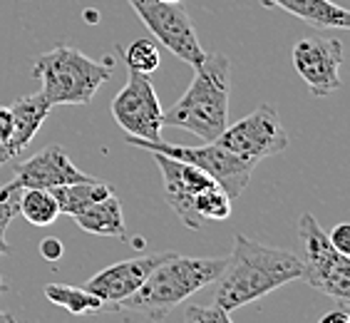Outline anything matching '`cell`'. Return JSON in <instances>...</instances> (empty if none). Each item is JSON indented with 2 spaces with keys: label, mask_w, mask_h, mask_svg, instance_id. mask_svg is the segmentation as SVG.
<instances>
[{
  "label": "cell",
  "mask_w": 350,
  "mask_h": 323,
  "mask_svg": "<svg viewBox=\"0 0 350 323\" xmlns=\"http://www.w3.org/2000/svg\"><path fill=\"white\" fill-rule=\"evenodd\" d=\"M139 21L152 30L154 40L174 53L179 60L189 65H199L204 60V47L199 45L194 23L184 13L179 3H162V0H129Z\"/></svg>",
  "instance_id": "9c48e42d"
},
{
  "label": "cell",
  "mask_w": 350,
  "mask_h": 323,
  "mask_svg": "<svg viewBox=\"0 0 350 323\" xmlns=\"http://www.w3.org/2000/svg\"><path fill=\"white\" fill-rule=\"evenodd\" d=\"M21 214L35 227H50L60 216V207L50 189H23Z\"/></svg>",
  "instance_id": "d6986e66"
},
{
  "label": "cell",
  "mask_w": 350,
  "mask_h": 323,
  "mask_svg": "<svg viewBox=\"0 0 350 323\" xmlns=\"http://www.w3.org/2000/svg\"><path fill=\"white\" fill-rule=\"evenodd\" d=\"M8 289H10V286H8V281H3V279H0V296H3ZM0 323H18V318H15L13 313H5V311L0 309Z\"/></svg>",
  "instance_id": "83f0119b"
},
{
  "label": "cell",
  "mask_w": 350,
  "mask_h": 323,
  "mask_svg": "<svg viewBox=\"0 0 350 323\" xmlns=\"http://www.w3.org/2000/svg\"><path fill=\"white\" fill-rule=\"evenodd\" d=\"M112 117L117 120L129 140H147L157 142L162 140V115L164 109L159 105L157 90L147 75L127 73L124 88L115 94V100L109 105Z\"/></svg>",
  "instance_id": "ba28073f"
},
{
  "label": "cell",
  "mask_w": 350,
  "mask_h": 323,
  "mask_svg": "<svg viewBox=\"0 0 350 323\" xmlns=\"http://www.w3.org/2000/svg\"><path fill=\"white\" fill-rule=\"evenodd\" d=\"M169 251L162 254H144V256H135V259H127V261H117L107 269H102L100 274H94L85 289L92 291L94 296L105 301V309L115 311L117 303L124 301L127 296H132L137 289H139L144 279L152 274L157 263L167 259Z\"/></svg>",
  "instance_id": "7c38bea8"
},
{
  "label": "cell",
  "mask_w": 350,
  "mask_h": 323,
  "mask_svg": "<svg viewBox=\"0 0 350 323\" xmlns=\"http://www.w3.org/2000/svg\"><path fill=\"white\" fill-rule=\"evenodd\" d=\"M62 254H65V249H62L60 239H55V236H45V239L40 242V256L45 259V261H50V263L60 261Z\"/></svg>",
  "instance_id": "d4e9b609"
},
{
  "label": "cell",
  "mask_w": 350,
  "mask_h": 323,
  "mask_svg": "<svg viewBox=\"0 0 350 323\" xmlns=\"http://www.w3.org/2000/svg\"><path fill=\"white\" fill-rule=\"evenodd\" d=\"M8 251H10V244L5 242V234H3V231H0V256H3V254H8Z\"/></svg>",
  "instance_id": "f1b7e54d"
},
{
  "label": "cell",
  "mask_w": 350,
  "mask_h": 323,
  "mask_svg": "<svg viewBox=\"0 0 350 323\" xmlns=\"http://www.w3.org/2000/svg\"><path fill=\"white\" fill-rule=\"evenodd\" d=\"M214 142L219 147L258 164L266 157L281 155L283 149L288 147V135L283 129L276 107L258 105L251 115H246L236 125H229Z\"/></svg>",
  "instance_id": "52a82bcc"
},
{
  "label": "cell",
  "mask_w": 350,
  "mask_h": 323,
  "mask_svg": "<svg viewBox=\"0 0 350 323\" xmlns=\"http://www.w3.org/2000/svg\"><path fill=\"white\" fill-rule=\"evenodd\" d=\"M184 323H234L231 313L221 306H189L184 311Z\"/></svg>",
  "instance_id": "603a6c76"
},
{
  "label": "cell",
  "mask_w": 350,
  "mask_h": 323,
  "mask_svg": "<svg viewBox=\"0 0 350 323\" xmlns=\"http://www.w3.org/2000/svg\"><path fill=\"white\" fill-rule=\"evenodd\" d=\"M45 298L60 309L70 311L72 316H92V313H107L105 301L97 298L85 286H70V283H47Z\"/></svg>",
  "instance_id": "ac0fdd59"
},
{
  "label": "cell",
  "mask_w": 350,
  "mask_h": 323,
  "mask_svg": "<svg viewBox=\"0 0 350 323\" xmlns=\"http://www.w3.org/2000/svg\"><path fill=\"white\" fill-rule=\"evenodd\" d=\"M127 142L137 149L159 152V155H167V157H172V159L187 162V164H191V167L202 169V172H206V175H209L211 179L231 196V199L243 194V189L249 187L251 175H254V169H256L254 162L243 159V157L234 155V152H229V149L219 147L216 142H206V144H202V147L169 144V142H164V140H157V142L129 140V137H127Z\"/></svg>",
  "instance_id": "8992f818"
},
{
  "label": "cell",
  "mask_w": 350,
  "mask_h": 323,
  "mask_svg": "<svg viewBox=\"0 0 350 323\" xmlns=\"http://www.w3.org/2000/svg\"><path fill=\"white\" fill-rule=\"evenodd\" d=\"M152 157H154L157 167L162 172L164 199H167V204L172 207V211H174L191 231L202 229L204 222L196 216V209H194L196 196L202 194V192H206V189H211L216 182L206 172L191 167L187 162L172 159V157L159 155V152H152Z\"/></svg>",
  "instance_id": "8fae6325"
},
{
  "label": "cell",
  "mask_w": 350,
  "mask_h": 323,
  "mask_svg": "<svg viewBox=\"0 0 350 323\" xmlns=\"http://www.w3.org/2000/svg\"><path fill=\"white\" fill-rule=\"evenodd\" d=\"M328 242L336 246L340 254H348L350 256V224L343 222V224H336L328 234Z\"/></svg>",
  "instance_id": "cb8c5ba5"
},
{
  "label": "cell",
  "mask_w": 350,
  "mask_h": 323,
  "mask_svg": "<svg viewBox=\"0 0 350 323\" xmlns=\"http://www.w3.org/2000/svg\"><path fill=\"white\" fill-rule=\"evenodd\" d=\"M226 256L221 259H199L169 251L167 259L157 263L139 289L117 303L115 311L132 316H144L149 321H162L196 291L206 289L221 274Z\"/></svg>",
  "instance_id": "7a4b0ae2"
},
{
  "label": "cell",
  "mask_w": 350,
  "mask_h": 323,
  "mask_svg": "<svg viewBox=\"0 0 350 323\" xmlns=\"http://www.w3.org/2000/svg\"><path fill=\"white\" fill-rule=\"evenodd\" d=\"M88 179H92V177H88L85 172L75 167L72 159L60 144L42 147L38 155L21 162L15 167L13 177V182L23 189H55L65 187V184L88 182Z\"/></svg>",
  "instance_id": "4fadbf2b"
},
{
  "label": "cell",
  "mask_w": 350,
  "mask_h": 323,
  "mask_svg": "<svg viewBox=\"0 0 350 323\" xmlns=\"http://www.w3.org/2000/svg\"><path fill=\"white\" fill-rule=\"evenodd\" d=\"M55 196V202L60 207V214L75 216L80 214L82 209H88L90 204L100 202L105 196L115 194V187L107 182H97V179H88V182L77 184H65V187L50 189Z\"/></svg>",
  "instance_id": "e0dca14e"
},
{
  "label": "cell",
  "mask_w": 350,
  "mask_h": 323,
  "mask_svg": "<svg viewBox=\"0 0 350 323\" xmlns=\"http://www.w3.org/2000/svg\"><path fill=\"white\" fill-rule=\"evenodd\" d=\"M229 70L231 62L224 53L204 55L182 100L162 115L164 127H179L204 142H214L229 127Z\"/></svg>",
  "instance_id": "3957f363"
},
{
  "label": "cell",
  "mask_w": 350,
  "mask_h": 323,
  "mask_svg": "<svg viewBox=\"0 0 350 323\" xmlns=\"http://www.w3.org/2000/svg\"><path fill=\"white\" fill-rule=\"evenodd\" d=\"M231 199L226 192H224L219 184H214L211 189L202 192V194L196 196V216L202 219L204 224L206 222H224V219H229L231 216Z\"/></svg>",
  "instance_id": "44dd1931"
},
{
  "label": "cell",
  "mask_w": 350,
  "mask_h": 323,
  "mask_svg": "<svg viewBox=\"0 0 350 323\" xmlns=\"http://www.w3.org/2000/svg\"><path fill=\"white\" fill-rule=\"evenodd\" d=\"M298 236L304 242L306 259L301 281L310 289L321 291L325 296L336 298L340 309H348L350 301V256L328 242V234L321 229V224L310 214L301 216L298 222Z\"/></svg>",
  "instance_id": "5b68a950"
},
{
  "label": "cell",
  "mask_w": 350,
  "mask_h": 323,
  "mask_svg": "<svg viewBox=\"0 0 350 323\" xmlns=\"http://www.w3.org/2000/svg\"><path fill=\"white\" fill-rule=\"evenodd\" d=\"M261 5L286 10L316 27H350V13L330 0H261Z\"/></svg>",
  "instance_id": "9a60e30c"
},
{
  "label": "cell",
  "mask_w": 350,
  "mask_h": 323,
  "mask_svg": "<svg viewBox=\"0 0 350 323\" xmlns=\"http://www.w3.org/2000/svg\"><path fill=\"white\" fill-rule=\"evenodd\" d=\"M162 3H179V0H162Z\"/></svg>",
  "instance_id": "f546056e"
},
{
  "label": "cell",
  "mask_w": 350,
  "mask_h": 323,
  "mask_svg": "<svg viewBox=\"0 0 350 323\" xmlns=\"http://www.w3.org/2000/svg\"><path fill=\"white\" fill-rule=\"evenodd\" d=\"M53 105L45 100L42 92L27 94V97H21L10 105V112H13V137L8 142V147L0 152V167L8 164L10 159L21 155L23 149L33 142V137L40 132L42 122L47 120Z\"/></svg>",
  "instance_id": "5bb4252c"
},
{
  "label": "cell",
  "mask_w": 350,
  "mask_h": 323,
  "mask_svg": "<svg viewBox=\"0 0 350 323\" xmlns=\"http://www.w3.org/2000/svg\"><path fill=\"white\" fill-rule=\"evenodd\" d=\"M21 194L23 187H18L15 182H8L0 187V231H5L8 224L21 214Z\"/></svg>",
  "instance_id": "7402d4cb"
},
{
  "label": "cell",
  "mask_w": 350,
  "mask_h": 323,
  "mask_svg": "<svg viewBox=\"0 0 350 323\" xmlns=\"http://www.w3.org/2000/svg\"><path fill=\"white\" fill-rule=\"evenodd\" d=\"M293 68L313 97H328L340 88L343 42L336 38H304L291 50Z\"/></svg>",
  "instance_id": "30bf717a"
},
{
  "label": "cell",
  "mask_w": 350,
  "mask_h": 323,
  "mask_svg": "<svg viewBox=\"0 0 350 323\" xmlns=\"http://www.w3.org/2000/svg\"><path fill=\"white\" fill-rule=\"evenodd\" d=\"M122 57L127 62V70L139 75H152L162 65V53H159V42L152 38H137L132 45L122 50Z\"/></svg>",
  "instance_id": "ffe728a7"
},
{
  "label": "cell",
  "mask_w": 350,
  "mask_h": 323,
  "mask_svg": "<svg viewBox=\"0 0 350 323\" xmlns=\"http://www.w3.org/2000/svg\"><path fill=\"white\" fill-rule=\"evenodd\" d=\"M72 219L88 234L127 239V224H124V214H122V204L115 194L90 204L88 209H82L80 214H75Z\"/></svg>",
  "instance_id": "2e32d148"
},
{
  "label": "cell",
  "mask_w": 350,
  "mask_h": 323,
  "mask_svg": "<svg viewBox=\"0 0 350 323\" xmlns=\"http://www.w3.org/2000/svg\"><path fill=\"white\" fill-rule=\"evenodd\" d=\"M10 137H13V112L10 107H0V152L8 147Z\"/></svg>",
  "instance_id": "484cf974"
},
{
  "label": "cell",
  "mask_w": 350,
  "mask_h": 323,
  "mask_svg": "<svg viewBox=\"0 0 350 323\" xmlns=\"http://www.w3.org/2000/svg\"><path fill=\"white\" fill-rule=\"evenodd\" d=\"M304 259L293 251L266 246L243 234L234 236L221 274L214 281V303L224 311L243 309L291 281H301Z\"/></svg>",
  "instance_id": "6da1fadb"
},
{
  "label": "cell",
  "mask_w": 350,
  "mask_h": 323,
  "mask_svg": "<svg viewBox=\"0 0 350 323\" xmlns=\"http://www.w3.org/2000/svg\"><path fill=\"white\" fill-rule=\"evenodd\" d=\"M318 323H350V316L345 309H336V311H330V313H325Z\"/></svg>",
  "instance_id": "4316f807"
},
{
  "label": "cell",
  "mask_w": 350,
  "mask_h": 323,
  "mask_svg": "<svg viewBox=\"0 0 350 323\" xmlns=\"http://www.w3.org/2000/svg\"><path fill=\"white\" fill-rule=\"evenodd\" d=\"M115 60L102 57L92 60L70 45H57L38 55L33 62V75L40 80L45 100L53 107L60 105H90L97 90L112 80Z\"/></svg>",
  "instance_id": "277c9868"
}]
</instances>
